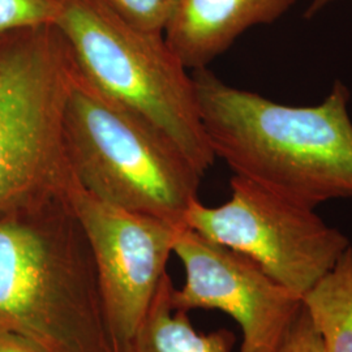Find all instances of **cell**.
<instances>
[{"mask_svg":"<svg viewBox=\"0 0 352 352\" xmlns=\"http://www.w3.org/2000/svg\"><path fill=\"white\" fill-rule=\"evenodd\" d=\"M215 158L234 175L315 208L352 199L350 90L336 81L315 106H289L235 88L208 68L192 74Z\"/></svg>","mask_w":352,"mask_h":352,"instance_id":"obj_1","label":"cell"},{"mask_svg":"<svg viewBox=\"0 0 352 352\" xmlns=\"http://www.w3.org/2000/svg\"><path fill=\"white\" fill-rule=\"evenodd\" d=\"M0 330L46 352H118L67 193L0 215Z\"/></svg>","mask_w":352,"mask_h":352,"instance_id":"obj_2","label":"cell"},{"mask_svg":"<svg viewBox=\"0 0 352 352\" xmlns=\"http://www.w3.org/2000/svg\"><path fill=\"white\" fill-rule=\"evenodd\" d=\"M55 25L78 74L162 133L205 175L217 158L192 75L164 34L129 25L100 0H60Z\"/></svg>","mask_w":352,"mask_h":352,"instance_id":"obj_3","label":"cell"},{"mask_svg":"<svg viewBox=\"0 0 352 352\" xmlns=\"http://www.w3.org/2000/svg\"><path fill=\"white\" fill-rule=\"evenodd\" d=\"M63 133L71 173L82 188L118 208L184 226L199 200L201 174L171 141L94 88L77 68Z\"/></svg>","mask_w":352,"mask_h":352,"instance_id":"obj_4","label":"cell"},{"mask_svg":"<svg viewBox=\"0 0 352 352\" xmlns=\"http://www.w3.org/2000/svg\"><path fill=\"white\" fill-rule=\"evenodd\" d=\"M75 74L56 25L0 37V215L67 193L64 107Z\"/></svg>","mask_w":352,"mask_h":352,"instance_id":"obj_5","label":"cell"},{"mask_svg":"<svg viewBox=\"0 0 352 352\" xmlns=\"http://www.w3.org/2000/svg\"><path fill=\"white\" fill-rule=\"evenodd\" d=\"M228 201L190 205L184 226L258 265L269 277L302 296L351 247L315 208L241 176H232Z\"/></svg>","mask_w":352,"mask_h":352,"instance_id":"obj_6","label":"cell"},{"mask_svg":"<svg viewBox=\"0 0 352 352\" xmlns=\"http://www.w3.org/2000/svg\"><path fill=\"white\" fill-rule=\"evenodd\" d=\"M67 197L93 254L116 351L133 337L158 291L184 226L133 213L93 196L75 177Z\"/></svg>","mask_w":352,"mask_h":352,"instance_id":"obj_7","label":"cell"},{"mask_svg":"<svg viewBox=\"0 0 352 352\" xmlns=\"http://www.w3.org/2000/svg\"><path fill=\"white\" fill-rule=\"evenodd\" d=\"M174 253L186 270V283L174 289L173 307L215 309L231 316L241 329L240 352H277L295 317L300 296L280 286L239 252L183 227Z\"/></svg>","mask_w":352,"mask_h":352,"instance_id":"obj_8","label":"cell"},{"mask_svg":"<svg viewBox=\"0 0 352 352\" xmlns=\"http://www.w3.org/2000/svg\"><path fill=\"white\" fill-rule=\"evenodd\" d=\"M295 1L174 0L164 37L188 71L208 68L244 32L277 21Z\"/></svg>","mask_w":352,"mask_h":352,"instance_id":"obj_9","label":"cell"},{"mask_svg":"<svg viewBox=\"0 0 352 352\" xmlns=\"http://www.w3.org/2000/svg\"><path fill=\"white\" fill-rule=\"evenodd\" d=\"M174 289L173 279L166 274L146 315L122 352H232L235 334L227 329L199 333L187 312L174 309Z\"/></svg>","mask_w":352,"mask_h":352,"instance_id":"obj_10","label":"cell"},{"mask_svg":"<svg viewBox=\"0 0 352 352\" xmlns=\"http://www.w3.org/2000/svg\"><path fill=\"white\" fill-rule=\"evenodd\" d=\"M302 300L324 352H352V245Z\"/></svg>","mask_w":352,"mask_h":352,"instance_id":"obj_11","label":"cell"},{"mask_svg":"<svg viewBox=\"0 0 352 352\" xmlns=\"http://www.w3.org/2000/svg\"><path fill=\"white\" fill-rule=\"evenodd\" d=\"M60 0H0V37L12 32L55 25Z\"/></svg>","mask_w":352,"mask_h":352,"instance_id":"obj_12","label":"cell"},{"mask_svg":"<svg viewBox=\"0 0 352 352\" xmlns=\"http://www.w3.org/2000/svg\"><path fill=\"white\" fill-rule=\"evenodd\" d=\"M129 25L164 34L174 0H100Z\"/></svg>","mask_w":352,"mask_h":352,"instance_id":"obj_13","label":"cell"},{"mask_svg":"<svg viewBox=\"0 0 352 352\" xmlns=\"http://www.w3.org/2000/svg\"><path fill=\"white\" fill-rule=\"evenodd\" d=\"M277 352H324L321 338L304 305L291 324Z\"/></svg>","mask_w":352,"mask_h":352,"instance_id":"obj_14","label":"cell"},{"mask_svg":"<svg viewBox=\"0 0 352 352\" xmlns=\"http://www.w3.org/2000/svg\"><path fill=\"white\" fill-rule=\"evenodd\" d=\"M0 352H46L36 342L13 331L0 330Z\"/></svg>","mask_w":352,"mask_h":352,"instance_id":"obj_15","label":"cell"},{"mask_svg":"<svg viewBox=\"0 0 352 352\" xmlns=\"http://www.w3.org/2000/svg\"><path fill=\"white\" fill-rule=\"evenodd\" d=\"M331 1H336V0H312V3L309 4V7H308V10L305 12V16L307 17L315 16L316 13L320 12L322 8H325L327 4L331 3Z\"/></svg>","mask_w":352,"mask_h":352,"instance_id":"obj_16","label":"cell"}]
</instances>
